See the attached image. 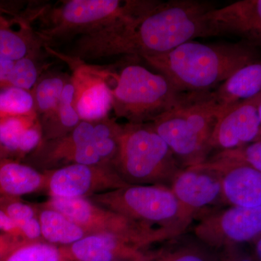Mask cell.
Masks as SVG:
<instances>
[{
    "label": "cell",
    "instance_id": "obj_38",
    "mask_svg": "<svg viewBox=\"0 0 261 261\" xmlns=\"http://www.w3.org/2000/svg\"><path fill=\"white\" fill-rule=\"evenodd\" d=\"M157 255H158V251L154 252L153 255H152V256L148 257V258L144 259V260H136V261H153L154 260V258H155L156 256H157Z\"/></svg>",
    "mask_w": 261,
    "mask_h": 261
},
{
    "label": "cell",
    "instance_id": "obj_25",
    "mask_svg": "<svg viewBox=\"0 0 261 261\" xmlns=\"http://www.w3.org/2000/svg\"><path fill=\"white\" fill-rule=\"evenodd\" d=\"M123 125L109 116L94 122V142L105 165L112 166L119 152Z\"/></svg>",
    "mask_w": 261,
    "mask_h": 261
},
{
    "label": "cell",
    "instance_id": "obj_17",
    "mask_svg": "<svg viewBox=\"0 0 261 261\" xmlns=\"http://www.w3.org/2000/svg\"><path fill=\"white\" fill-rule=\"evenodd\" d=\"M218 171L222 180L228 205L261 207V172L233 160L211 157L206 162Z\"/></svg>",
    "mask_w": 261,
    "mask_h": 261
},
{
    "label": "cell",
    "instance_id": "obj_27",
    "mask_svg": "<svg viewBox=\"0 0 261 261\" xmlns=\"http://www.w3.org/2000/svg\"><path fill=\"white\" fill-rule=\"evenodd\" d=\"M36 114L32 91L14 87L0 89V120Z\"/></svg>",
    "mask_w": 261,
    "mask_h": 261
},
{
    "label": "cell",
    "instance_id": "obj_36",
    "mask_svg": "<svg viewBox=\"0 0 261 261\" xmlns=\"http://www.w3.org/2000/svg\"><path fill=\"white\" fill-rule=\"evenodd\" d=\"M251 254L255 261H261V234L255 238L252 243Z\"/></svg>",
    "mask_w": 261,
    "mask_h": 261
},
{
    "label": "cell",
    "instance_id": "obj_13",
    "mask_svg": "<svg viewBox=\"0 0 261 261\" xmlns=\"http://www.w3.org/2000/svg\"><path fill=\"white\" fill-rule=\"evenodd\" d=\"M169 188L182 205L194 215L195 221L202 215L228 205L221 176L206 163L182 168Z\"/></svg>",
    "mask_w": 261,
    "mask_h": 261
},
{
    "label": "cell",
    "instance_id": "obj_21",
    "mask_svg": "<svg viewBox=\"0 0 261 261\" xmlns=\"http://www.w3.org/2000/svg\"><path fill=\"white\" fill-rule=\"evenodd\" d=\"M46 175L21 161H0V201L44 190Z\"/></svg>",
    "mask_w": 261,
    "mask_h": 261
},
{
    "label": "cell",
    "instance_id": "obj_39",
    "mask_svg": "<svg viewBox=\"0 0 261 261\" xmlns=\"http://www.w3.org/2000/svg\"><path fill=\"white\" fill-rule=\"evenodd\" d=\"M259 114H260V118L261 121V102L260 104V106H259Z\"/></svg>",
    "mask_w": 261,
    "mask_h": 261
},
{
    "label": "cell",
    "instance_id": "obj_23",
    "mask_svg": "<svg viewBox=\"0 0 261 261\" xmlns=\"http://www.w3.org/2000/svg\"><path fill=\"white\" fill-rule=\"evenodd\" d=\"M70 76L58 73L42 74L33 89L36 112L41 126L58 112L63 89Z\"/></svg>",
    "mask_w": 261,
    "mask_h": 261
},
{
    "label": "cell",
    "instance_id": "obj_28",
    "mask_svg": "<svg viewBox=\"0 0 261 261\" xmlns=\"http://www.w3.org/2000/svg\"><path fill=\"white\" fill-rule=\"evenodd\" d=\"M42 55L25 57L15 61L9 81V88L14 87L32 91L41 75L44 65Z\"/></svg>",
    "mask_w": 261,
    "mask_h": 261
},
{
    "label": "cell",
    "instance_id": "obj_1",
    "mask_svg": "<svg viewBox=\"0 0 261 261\" xmlns=\"http://www.w3.org/2000/svg\"><path fill=\"white\" fill-rule=\"evenodd\" d=\"M212 3L200 0H171L141 18L81 36L63 56L84 62L118 56H157L195 38L211 37L205 20Z\"/></svg>",
    "mask_w": 261,
    "mask_h": 261
},
{
    "label": "cell",
    "instance_id": "obj_35",
    "mask_svg": "<svg viewBox=\"0 0 261 261\" xmlns=\"http://www.w3.org/2000/svg\"><path fill=\"white\" fill-rule=\"evenodd\" d=\"M15 61H0V89L9 88V81Z\"/></svg>",
    "mask_w": 261,
    "mask_h": 261
},
{
    "label": "cell",
    "instance_id": "obj_31",
    "mask_svg": "<svg viewBox=\"0 0 261 261\" xmlns=\"http://www.w3.org/2000/svg\"><path fill=\"white\" fill-rule=\"evenodd\" d=\"M213 156L245 163L261 172V140L240 148L214 154L211 157Z\"/></svg>",
    "mask_w": 261,
    "mask_h": 261
},
{
    "label": "cell",
    "instance_id": "obj_20",
    "mask_svg": "<svg viewBox=\"0 0 261 261\" xmlns=\"http://www.w3.org/2000/svg\"><path fill=\"white\" fill-rule=\"evenodd\" d=\"M261 93V59L245 65L223 82L211 96L219 116L228 109Z\"/></svg>",
    "mask_w": 261,
    "mask_h": 261
},
{
    "label": "cell",
    "instance_id": "obj_18",
    "mask_svg": "<svg viewBox=\"0 0 261 261\" xmlns=\"http://www.w3.org/2000/svg\"><path fill=\"white\" fill-rule=\"evenodd\" d=\"M60 247L67 261H136L154 254L105 233H91L72 245Z\"/></svg>",
    "mask_w": 261,
    "mask_h": 261
},
{
    "label": "cell",
    "instance_id": "obj_26",
    "mask_svg": "<svg viewBox=\"0 0 261 261\" xmlns=\"http://www.w3.org/2000/svg\"><path fill=\"white\" fill-rule=\"evenodd\" d=\"M195 238V237H194ZM153 261H222L221 253L195 238L158 251Z\"/></svg>",
    "mask_w": 261,
    "mask_h": 261
},
{
    "label": "cell",
    "instance_id": "obj_40",
    "mask_svg": "<svg viewBox=\"0 0 261 261\" xmlns=\"http://www.w3.org/2000/svg\"><path fill=\"white\" fill-rule=\"evenodd\" d=\"M220 253H221V252H220ZM221 260H222V261H228L227 260H226V258H225V257L224 256H223L222 255H221Z\"/></svg>",
    "mask_w": 261,
    "mask_h": 261
},
{
    "label": "cell",
    "instance_id": "obj_9",
    "mask_svg": "<svg viewBox=\"0 0 261 261\" xmlns=\"http://www.w3.org/2000/svg\"><path fill=\"white\" fill-rule=\"evenodd\" d=\"M194 237L217 251L250 244L261 234V207L227 205L195 220Z\"/></svg>",
    "mask_w": 261,
    "mask_h": 261
},
{
    "label": "cell",
    "instance_id": "obj_29",
    "mask_svg": "<svg viewBox=\"0 0 261 261\" xmlns=\"http://www.w3.org/2000/svg\"><path fill=\"white\" fill-rule=\"evenodd\" d=\"M2 261H67L61 247L45 242L20 245Z\"/></svg>",
    "mask_w": 261,
    "mask_h": 261
},
{
    "label": "cell",
    "instance_id": "obj_8",
    "mask_svg": "<svg viewBox=\"0 0 261 261\" xmlns=\"http://www.w3.org/2000/svg\"><path fill=\"white\" fill-rule=\"evenodd\" d=\"M43 204L60 211L89 234L112 235L142 250L152 244L166 241L159 233L88 198L50 197Z\"/></svg>",
    "mask_w": 261,
    "mask_h": 261
},
{
    "label": "cell",
    "instance_id": "obj_30",
    "mask_svg": "<svg viewBox=\"0 0 261 261\" xmlns=\"http://www.w3.org/2000/svg\"><path fill=\"white\" fill-rule=\"evenodd\" d=\"M0 207L18 225L19 229L38 219L36 204L29 203L21 198H10L0 201Z\"/></svg>",
    "mask_w": 261,
    "mask_h": 261
},
{
    "label": "cell",
    "instance_id": "obj_10",
    "mask_svg": "<svg viewBox=\"0 0 261 261\" xmlns=\"http://www.w3.org/2000/svg\"><path fill=\"white\" fill-rule=\"evenodd\" d=\"M24 160L41 172L73 164L105 165L94 145V122L89 121H81L64 137L42 140Z\"/></svg>",
    "mask_w": 261,
    "mask_h": 261
},
{
    "label": "cell",
    "instance_id": "obj_19",
    "mask_svg": "<svg viewBox=\"0 0 261 261\" xmlns=\"http://www.w3.org/2000/svg\"><path fill=\"white\" fill-rule=\"evenodd\" d=\"M42 140V127L37 114L0 120V146L10 159L22 162Z\"/></svg>",
    "mask_w": 261,
    "mask_h": 261
},
{
    "label": "cell",
    "instance_id": "obj_5",
    "mask_svg": "<svg viewBox=\"0 0 261 261\" xmlns=\"http://www.w3.org/2000/svg\"><path fill=\"white\" fill-rule=\"evenodd\" d=\"M219 113L211 92L190 94L185 102L152 124L181 167H191L210 159Z\"/></svg>",
    "mask_w": 261,
    "mask_h": 261
},
{
    "label": "cell",
    "instance_id": "obj_2",
    "mask_svg": "<svg viewBox=\"0 0 261 261\" xmlns=\"http://www.w3.org/2000/svg\"><path fill=\"white\" fill-rule=\"evenodd\" d=\"M180 92H210L242 67L261 59L260 49L247 44L189 41L172 50L143 58Z\"/></svg>",
    "mask_w": 261,
    "mask_h": 261
},
{
    "label": "cell",
    "instance_id": "obj_16",
    "mask_svg": "<svg viewBox=\"0 0 261 261\" xmlns=\"http://www.w3.org/2000/svg\"><path fill=\"white\" fill-rule=\"evenodd\" d=\"M20 3H0V61L42 55L44 42L29 23Z\"/></svg>",
    "mask_w": 261,
    "mask_h": 261
},
{
    "label": "cell",
    "instance_id": "obj_37",
    "mask_svg": "<svg viewBox=\"0 0 261 261\" xmlns=\"http://www.w3.org/2000/svg\"><path fill=\"white\" fill-rule=\"evenodd\" d=\"M10 159L8 153L4 150V149L0 146V161L3 159Z\"/></svg>",
    "mask_w": 261,
    "mask_h": 261
},
{
    "label": "cell",
    "instance_id": "obj_11",
    "mask_svg": "<svg viewBox=\"0 0 261 261\" xmlns=\"http://www.w3.org/2000/svg\"><path fill=\"white\" fill-rule=\"evenodd\" d=\"M45 49L65 61L72 70L74 106L81 121L94 122L109 116L112 110L111 70L68 58L51 48Z\"/></svg>",
    "mask_w": 261,
    "mask_h": 261
},
{
    "label": "cell",
    "instance_id": "obj_3",
    "mask_svg": "<svg viewBox=\"0 0 261 261\" xmlns=\"http://www.w3.org/2000/svg\"><path fill=\"white\" fill-rule=\"evenodd\" d=\"M158 0H66L37 3L35 29L44 47L129 23L155 8Z\"/></svg>",
    "mask_w": 261,
    "mask_h": 261
},
{
    "label": "cell",
    "instance_id": "obj_14",
    "mask_svg": "<svg viewBox=\"0 0 261 261\" xmlns=\"http://www.w3.org/2000/svg\"><path fill=\"white\" fill-rule=\"evenodd\" d=\"M261 93L233 106L218 118L211 146L214 154L261 140Z\"/></svg>",
    "mask_w": 261,
    "mask_h": 261
},
{
    "label": "cell",
    "instance_id": "obj_24",
    "mask_svg": "<svg viewBox=\"0 0 261 261\" xmlns=\"http://www.w3.org/2000/svg\"><path fill=\"white\" fill-rule=\"evenodd\" d=\"M74 106V87L71 78L65 84L58 112L42 125V140H51L69 134L81 123Z\"/></svg>",
    "mask_w": 261,
    "mask_h": 261
},
{
    "label": "cell",
    "instance_id": "obj_15",
    "mask_svg": "<svg viewBox=\"0 0 261 261\" xmlns=\"http://www.w3.org/2000/svg\"><path fill=\"white\" fill-rule=\"evenodd\" d=\"M211 37L233 35L261 49V0H240L207 12Z\"/></svg>",
    "mask_w": 261,
    "mask_h": 261
},
{
    "label": "cell",
    "instance_id": "obj_12",
    "mask_svg": "<svg viewBox=\"0 0 261 261\" xmlns=\"http://www.w3.org/2000/svg\"><path fill=\"white\" fill-rule=\"evenodd\" d=\"M44 173V190L57 198H89L129 185L106 165L73 164Z\"/></svg>",
    "mask_w": 261,
    "mask_h": 261
},
{
    "label": "cell",
    "instance_id": "obj_4",
    "mask_svg": "<svg viewBox=\"0 0 261 261\" xmlns=\"http://www.w3.org/2000/svg\"><path fill=\"white\" fill-rule=\"evenodd\" d=\"M88 199L143 225L166 241L185 234L195 219L164 185H127Z\"/></svg>",
    "mask_w": 261,
    "mask_h": 261
},
{
    "label": "cell",
    "instance_id": "obj_22",
    "mask_svg": "<svg viewBox=\"0 0 261 261\" xmlns=\"http://www.w3.org/2000/svg\"><path fill=\"white\" fill-rule=\"evenodd\" d=\"M43 240L58 247L76 243L89 233L60 211L44 204H36Z\"/></svg>",
    "mask_w": 261,
    "mask_h": 261
},
{
    "label": "cell",
    "instance_id": "obj_6",
    "mask_svg": "<svg viewBox=\"0 0 261 261\" xmlns=\"http://www.w3.org/2000/svg\"><path fill=\"white\" fill-rule=\"evenodd\" d=\"M111 106L128 123H152L182 104L190 94L180 92L166 77L138 64L111 71Z\"/></svg>",
    "mask_w": 261,
    "mask_h": 261
},
{
    "label": "cell",
    "instance_id": "obj_33",
    "mask_svg": "<svg viewBox=\"0 0 261 261\" xmlns=\"http://www.w3.org/2000/svg\"><path fill=\"white\" fill-rule=\"evenodd\" d=\"M220 252L228 261H255L251 252L244 250L243 245L226 247Z\"/></svg>",
    "mask_w": 261,
    "mask_h": 261
},
{
    "label": "cell",
    "instance_id": "obj_32",
    "mask_svg": "<svg viewBox=\"0 0 261 261\" xmlns=\"http://www.w3.org/2000/svg\"><path fill=\"white\" fill-rule=\"evenodd\" d=\"M28 243L21 239L15 238L11 235L0 233V261L5 259L8 255L23 244Z\"/></svg>",
    "mask_w": 261,
    "mask_h": 261
},
{
    "label": "cell",
    "instance_id": "obj_34",
    "mask_svg": "<svg viewBox=\"0 0 261 261\" xmlns=\"http://www.w3.org/2000/svg\"><path fill=\"white\" fill-rule=\"evenodd\" d=\"M0 233H6V234L11 235L15 238L23 240L18 225L15 224V221L1 207H0Z\"/></svg>",
    "mask_w": 261,
    "mask_h": 261
},
{
    "label": "cell",
    "instance_id": "obj_7",
    "mask_svg": "<svg viewBox=\"0 0 261 261\" xmlns=\"http://www.w3.org/2000/svg\"><path fill=\"white\" fill-rule=\"evenodd\" d=\"M113 168L128 185L169 187L183 168L152 123H127Z\"/></svg>",
    "mask_w": 261,
    "mask_h": 261
}]
</instances>
